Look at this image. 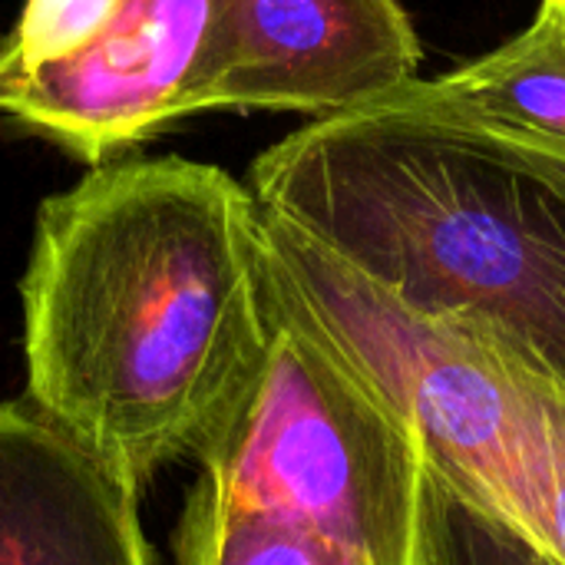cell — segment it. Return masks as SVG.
I'll return each instance as SVG.
<instances>
[{"instance_id": "cell-2", "label": "cell", "mask_w": 565, "mask_h": 565, "mask_svg": "<svg viewBox=\"0 0 565 565\" xmlns=\"http://www.w3.org/2000/svg\"><path fill=\"white\" fill-rule=\"evenodd\" d=\"M248 192L401 308L463 324L565 387V146L414 79L268 146Z\"/></svg>"}, {"instance_id": "cell-4", "label": "cell", "mask_w": 565, "mask_h": 565, "mask_svg": "<svg viewBox=\"0 0 565 565\" xmlns=\"http://www.w3.org/2000/svg\"><path fill=\"white\" fill-rule=\"evenodd\" d=\"M265 301V354L199 450V483L311 526L374 565H427L430 473L411 427L268 278Z\"/></svg>"}, {"instance_id": "cell-10", "label": "cell", "mask_w": 565, "mask_h": 565, "mask_svg": "<svg viewBox=\"0 0 565 565\" xmlns=\"http://www.w3.org/2000/svg\"><path fill=\"white\" fill-rule=\"evenodd\" d=\"M427 565H553L430 477Z\"/></svg>"}, {"instance_id": "cell-9", "label": "cell", "mask_w": 565, "mask_h": 565, "mask_svg": "<svg viewBox=\"0 0 565 565\" xmlns=\"http://www.w3.org/2000/svg\"><path fill=\"white\" fill-rule=\"evenodd\" d=\"M179 565H374L364 553L195 483L175 530Z\"/></svg>"}, {"instance_id": "cell-3", "label": "cell", "mask_w": 565, "mask_h": 565, "mask_svg": "<svg viewBox=\"0 0 565 565\" xmlns=\"http://www.w3.org/2000/svg\"><path fill=\"white\" fill-rule=\"evenodd\" d=\"M278 298L397 407L427 473L546 563L565 565V387L490 338L401 308L384 288L258 205Z\"/></svg>"}, {"instance_id": "cell-7", "label": "cell", "mask_w": 565, "mask_h": 565, "mask_svg": "<svg viewBox=\"0 0 565 565\" xmlns=\"http://www.w3.org/2000/svg\"><path fill=\"white\" fill-rule=\"evenodd\" d=\"M0 565H149L136 490L30 401L0 404Z\"/></svg>"}, {"instance_id": "cell-11", "label": "cell", "mask_w": 565, "mask_h": 565, "mask_svg": "<svg viewBox=\"0 0 565 565\" xmlns=\"http://www.w3.org/2000/svg\"><path fill=\"white\" fill-rule=\"evenodd\" d=\"M540 17H546L550 23H556L565 33V0H540Z\"/></svg>"}, {"instance_id": "cell-1", "label": "cell", "mask_w": 565, "mask_h": 565, "mask_svg": "<svg viewBox=\"0 0 565 565\" xmlns=\"http://www.w3.org/2000/svg\"><path fill=\"white\" fill-rule=\"evenodd\" d=\"M26 401L136 493L199 457L268 344L258 202L212 162L122 156L40 202Z\"/></svg>"}, {"instance_id": "cell-6", "label": "cell", "mask_w": 565, "mask_h": 565, "mask_svg": "<svg viewBox=\"0 0 565 565\" xmlns=\"http://www.w3.org/2000/svg\"><path fill=\"white\" fill-rule=\"evenodd\" d=\"M424 50L401 0H215L192 116L381 103L417 79Z\"/></svg>"}, {"instance_id": "cell-8", "label": "cell", "mask_w": 565, "mask_h": 565, "mask_svg": "<svg viewBox=\"0 0 565 565\" xmlns=\"http://www.w3.org/2000/svg\"><path fill=\"white\" fill-rule=\"evenodd\" d=\"M434 86L500 129L565 146V33L540 13L520 36L437 76Z\"/></svg>"}, {"instance_id": "cell-5", "label": "cell", "mask_w": 565, "mask_h": 565, "mask_svg": "<svg viewBox=\"0 0 565 565\" xmlns=\"http://www.w3.org/2000/svg\"><path fill=\"white\" fill-rule=\"evenodd\" d=\"M215 0H23L0 113L89 169L192 116Z\"/></svg>"}]
</instances>
